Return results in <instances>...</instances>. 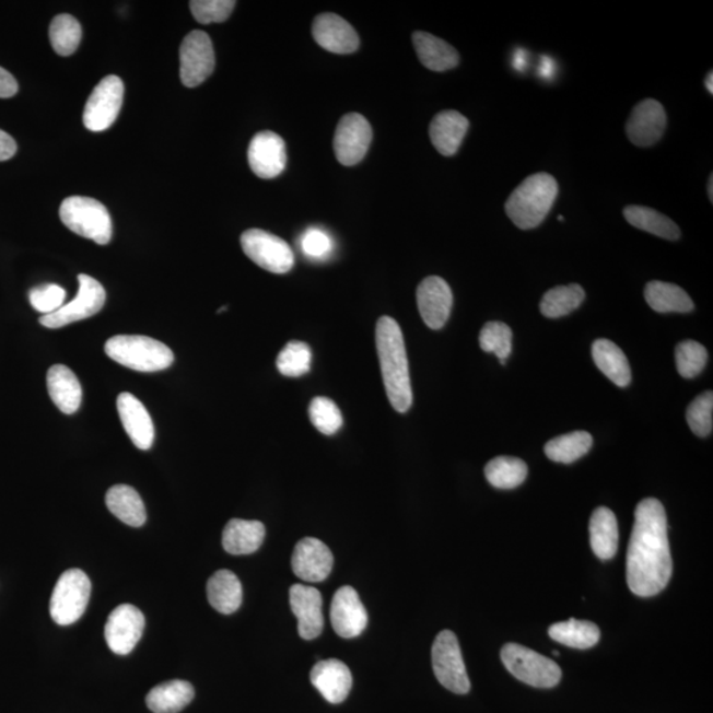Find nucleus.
I'll list each match as a JSON object with an SVG mask.
<instances>
[{
    "label": "nucleus",
    "mask_w": 713,
    "mask_h": 713,
    "mask_svg": "<svg viewBox=\"0 0 713 713\" xmlns=\"http://www.w3.org/2000/svg\"><path fill=\"white\" fill-rule=\"evenodd\" d=\"M634 517L627 558L628 585L634 595L652 597L667 587L673 575L665 507L658 500L646 499L636 506Z\"/></svg>",
    "instance_id": "obj_1"
},
{
    "label": "nucleus",
    "mask_w": 713,
    "mask_h": 713,
    "mask_svg": "<svg viewBox=\"0 0 713 713\" xmlns=\"http://www.w3.org/2000/svg\"><path fill=\"white\" fill-rule=\"evenodd\" d=\"M375 341L387 398L394 410L407 412L412 406V387L402 329L393 317L382 316Z\"/></svg>",
    "instance_id": "obj_2"
},
{
    "label": "nucleus",
    "mask_w": 713,
    "mask_h": 713,
    "mask_svg": "<svg viewBox=\"0 0 713 713\" xmlns=\"http://www.w3.org/2000/svg\"><path fill=\"white\" fill-rule=\"evenodd\" d=\"M559 192L556 177L539 172L525 178L505 203L507 218L522 231L542 224Z\"/></svg>",
    "instance_id": "obj_3"
},
{
    "label": "nucleus",
    "mask_w": 713,
    "mask_h": 713,
    "mask_svg": "<svg viewBox=\"0 0 713 713\" xmlns=\"http://www.w3.org/2000/svg\"><path fill=\"white\" fill-rule=\"evenodd\" d=\"M105 352L119 365L143 373L164 371L175 361L165 343L145 336H114L105 343Z\"/></svg>",
    "instance_id": "obj_4"
},
{
    "label": "nucleus",
    "mask_w": 713,
    "mask_h": 713,
    "mask_svg": "<svg viewBox=\"0 0 713 713\" xmlns=\"http://www.w3.org/2000/svg\"><path fill=\"white\" fill-rule=\"evenodd\" d=\"M60 219L69 231L92 239L95 244L107 245L112 241L113 221L109 210L91 197H68L61 203Z\"/></svg>",
    "instance_id": "obj_5"
},
{
    "label": "nucleus",
    "mask_w": 713,
    "mask_h": 713,
    "mask_svg": "<svg viewBox=\"0 0 713 713\" xmlns=\"http://www.w3.org/2000/svg\"><path fill=\"white\" fill-rule=\"evenodd\" d=\"M91 594V578L84 571L72 569L63 572L49 604L50 616L57 626L68 627L79 621L85 613Z\"/></svg>",
    "instance_id": "obj_6"
},
{
    "label": "nucleus",
    "mask_w": 713,
    "mask_h": 713,
    "mask_svg": "<svg viewBox=\"0 0 713 713\" xmlns=\"http://www.w3.org/2000/svg\"><path fill=\"white\" fill-rule=\"evenodd\" d=\"M501 659L521 682L538 689H551L562 679V670L556 662L518 644L502 647Z\"/></svg>",
    "instance_id": "obj_7"
},
{
    "label": "nucleus",
    "mask_w": 713,
    "mask_h": 713,
    "mask_svg": "<svg viewBox=\"0 0 713 713\" xmlns=\"http://www.w3.org/2000/svg\"><path fill=\"white\" fill-rule=\"evenodd\" d=\"M432 667L439 682L445 689L466 696L470 690V680L464 664L460 644L451 630L439 633L432 645Z\"/></svg>",
    "instance_id": "obj_8"
},
{
    "label": "nucleus",
    "mask_w": 713,
    "mask_h": 713,
    "mask_svg": "<svg viewBox=\"0 0 713 713\" xmlns=\"http://www.w3.org/2000/svg\"><path fill=\"white\" fill-rule=\"evenodd\" d=\"M241 246L254 264L272 273H285L295 265L292 248L282 238L260 229H248L241 235Z\"/></svg>",
    "instance_id": "obj_9"
},
{
    "label": "nucleus",
    "mask_w": 713,
    "mask_h": 713,
    "mask_svg": "<svg viewBox=\"0 0 713 713\" xmlns=\"http://www.w3.org/2000/svg\"><path fill=\"white\" fill-rule=\"evenodd\" d=\"M80 289L78 296L72 302L63 304L59 311L40 317V324L50 329L69 326L75 322L85 320L104 308L106 291L98 280L81 273L79 276Z\"/></svg>",
    "instance_id": "obj_10"
},
{
    "label": "nucleus",
    "mask_w": 713,
    "mask_h": 713,
    "mask_svg": "<svg viewBox=\"0 0 713 713\" xmlns=\"http://www.w3.org/2000/svg\"><path fill=\"white\" fill-rule=\"evenodd\" d=\"M125 85L118 75H107L95 86L84 110V125L89 131L102 132L116 122L124 105Z\"/></svg>",
    "instance_id": "obj_11"
},
{
    "label": "nucleus",
    "mask_w": 713,
    "mask_h": 713,
    "mask_svg": "<svg viewBox=\"0 0 713 713\" xmlns=\"http://www.w3.org/2000/svg\"><path fill=\"white\" fill-rule=\"evenodd\" d=\"M215 55L213 43L202 31H192L184 37L180 47V79L184 86L196 87L213 73Z\"/></svg>",
    "instance_id": "obj_12"
},
{
    "label": "nucleus",
    "mask_w": 713,
    "mask_h": 713,
    "mask_svg": "<svg viewBox=\"0 0 713 713\" xmlns=\"http://www.w3.org/2000/svg\"><path fill=\"white\" fill-rule=\"evenodd\" d=\"M373 130L371 124L359 113L343 116L337 126L334 149L337 161L347 167L364 161L371 148Z\"/></svg>",
    "instance_id": "obj_13"
},
{
    "label": "nucleus",
    "mask_w": 713,
    "mask_h": 713,
    "mask_svg": "<svg viewBox=\"0 0 713 713\" xmlns=\"http://www.w3.org/2000/svg\"><path fill=\"white\" fill-rule=\"evenodd\" d=\"M144 616L131 604L119 605L107 619L105 639L107 646L118 655L130 654L142 639Z\"/></svg>",
    "instance_id": "obj_14"
},
{
    "label": "nucleus",
    "mask_w": 713,
    "mask_h": 713,
    "mask_svg": "<svg viewBox=\"0 0 713 713\" xmlns=\"http://www.w3.org/2000/svg\"><path fill=\"white\" fill-rule=\"evenodd\" d=\"M666 125L665 107L658 101L652 98L641 101L628 119V138L639 148H651L664 137Z\"/></svg>",
    "instance_id": "obj_15"
},
{
    "label": "nucleus",
    "mask_w": 713,
    "mask_h": 713,
    "mask_svg": "<svg viewBox=\"0 0 713 713\" xmlns=\"http://www.w3.org/2000/svg\"><path fill=\"white\" fill-rule=\"evenodd\" d=\"M247 159L248 165L258 177H278L288 163L283 138L272 131L258 132L248 145Z\"/></svg>",
    "instance_id": "obj_16"
},
{
    "label": "nucleus",
    "mask_w": 713,
    "mask_h": 713,
    "mask_svg": "<svg viewBox=\"0 0 713 713\" xmlns=\"http://www.w3.org/2000/svg\"><path fill=\"white\" fill-rule=\"evenodd\" d=\"M417 302L425 326L437 330L448 322L452 305H454V295L444 279L429 277L419 284Z\"/></svg>",
    "instance_id": "obj_17"
},
{
    "label": "nucleus",
    "mask_w": 713,
    "mask_h": 713,
    "mask_svg": "<svg viewBox=\"0 0 713 713\" xmlns=\"http://www.w3.org/2000/svg\"><path fill=\"white\" fill-rule=\"evenodd\" d=\"M334 553L328 546L316 538H304L292 553V570L304 582L326 581L334 569Z\"/></svg>",
    "instance_id": "obj_18"
},
{
    "label": "nucleus",
    "mask_w": 713,
    "mask_h": 713,
    "mask_svg": "<svg viewBox=\"0 0 713 713\" xmlns=\"http://www.w3.org/2000/svg\"><path fill=\"white\" fill-rule=\"evenodd\" d=\"M330 622L342 639H354L367 627V612L359 594L349 585L341 587L330 605Z\"/></svg>",
    "instance_id": "obj_19"
},
{
    "label": "nucleus",
    "mask_w": 713,
    "mask_h": 713,
    "mask_svg": "<svg viewBox=\"0 0 713 713\" xmlns=\"http://www.w3.org/2000/svg\"><path fill=\"white\" fill-rule=\"evenodd\" d=\"M292 612L297 619V630L303 640H315L323 633V597L320 592L308 585L295 584L290 589Z\"/></svg>",
    "instance_id": "obj_20"
},
{
    "label": "nucleus",
    "mask_w": 713,
    "mask_h": 713,
    "mask_svg": "<svg viewBox=\"0 0 713 713\" xmlns=\"http://www.w3.org/2000/svg\"><path fill=\"white\" fill-rule=\"evenodd\" d=\"M312 34L318 46L328 52L349 55L360 47V37L352 25L336 14L316 16Z\"/></svg>",
    "instance_id": "obj_21"
},
{
    "label": "nucleus",
    "mask_w": 713,
    "mask_h": 713,
    "mask_svg": "<svg viewBox=\"0 0 713 713\" xmlns=\"http://www.w3.org/2000/svg\"><path fill=\"white\" fill-rule=\"evenodd\" d=\"M117 409L127 435L136 447L148 451L154 444L155 429L148 409L130 393L119 394Z\"/></svg>",
    "instance_id": "obj_22"
},
{
    "label": "nucleus",
    "mask_w": 713,
    "mask_h": 713,
    "mask_svg": "<svg viewBox=\"0 0 713 713\" xmlns=\"http://www.w3.org/2000/svg\"><path fill=\"white\" fill-rule=\"evenodd\" d=\"M311 682L327 702L340 704L352 690L353 678L349 667L339 659L317 662L311 671Z\"/></svg>",
    "instance_id": "obj_23"
},
{
    "label": "nucleus",
    "mask_w": 713,
    "mask_h": 713,
    "mask_svg": "<svg viewBox=\"0 0 713 713\" xmlns=\"http://www.w3.org/2000/svg\"><path fill=\"white\" fill-rule=\"evenodd\" d=\"M469 120L456 110L439 113L430 125V138L434 148L444 156H454L466 138Z\"/></svg>",
    "instance_id": "obj_24"
},
{
    "label": "nucleus",
    "mask_w": 713,
    "mask_h": 713,
    "mask_svg": "<svg viewBox=\"0 0 713 713\" xmlns=\"http://www.w3.org/2000/svg\"><path fill=\"white\" fill-rule=\"evenodd\" d=\"M50 398L57 409L67 416L78 412L82 402V387L75 374L66 365H54L47 374Z\"/></svg>",
    "instance_id": "obj_25"
},
{
    "label": "nucleus",
    "mask_w": 713,
    "mask_h": 713,
    "mask_svg": "<svg viewBox=\"0 0 713 713\" xmlns=\"http://www.w3.org/2000/svg\"><path fill=\"white\" fill-rule=\"evenodd\" d=\"M266 528L262 522L232 519L222 533V546L232 556H250L262 546Z\"/></svg>",
    "instance_id": "obj_26"
},
{
    "label": "nucleus",
    "mask_w": 713,
    "mask_h": 713,
    "mask_svg": "<svg viewBox=\"0 0 713 713\" xmlns=\"http://www.w3.org/2000/svg\"><path fill=\"white\" fill-rule=\"evenodd\" d=\"M413 47H416L419 61L426 69L434 72H447L454 69L460 62V56L457 50L449 46L447 42L426 32H416L412 35Z\"/></svg>",
    "instance_id": "obj_27"
},
{
    "label": "nucleus",
    "mask_w": 713,
    "mask_h": 713,
    "mask_svg": "<svg viewBox=\"0 0 713 713\" xmlns=\"http://www.w3.org/2000/svg\"><path fill=\"white\" fill-rule=\"evenodd\" d=\"M591 547L598 559H612L619 549V525L608 507H597L589 521Z\"/></svg>",
    "instance_id": "obj_28"
},
{
    "label": "nucleus",
    "mask_w": 713,
    "mask_h": 713,
    "mask_svg": "<svg viewBox=\"0 0 713 713\" xmlns=\"http://www.w3.org/2000/svg\"><path fill=\"white\" fill-rule=\"evenodd\" d=\"M208 600L222 615L237 612L242 604V584L237 575L220 570L207 584Z\"/></svg>",
    "instance_id": "obj_29"
},
{
    "label": "nucleus",
    "mask_w": 713,
    "mask_h": 713,
    "mask_svg": "<svg viewBox=\"0 0 713 713\" xmlns=\"http://www.w3.org/2000/svg\"><path fill=\"white\" fill-rule=\"evenodd\" d=\"M592 356L595 364L607 377L619 387H627L632 381L629 361L626 353L609 340H596L592 346Z\"/></svg>",
    "instance_id": "obj_30"
},
{
    "label": "nucleus",
    "mask_w": 713,
    "mask_h": 713,
    "mask_svg": "<svg viewBox=\"0 0 713 713\" xmlns=\"http://www.w3.org/2000/svg\"><path fill=\"white\" fill-rule=\"evenodd\" d=\"M195 698L194 686L186 680H171L154 687L145 698V704L154 713H178Z\"/></svg>",
    "instance_id": "obj_31"
},
{
    "label": "nucleus",
    "mask_w": 713,
    "mask_h": 713,
    "mask_svg": "<svg viewBox=\"0 0 713 713\" xmlns=\"http://www.w3.org/2000/svg\"><path fill=\"white\" fill-rule=\"evenodd\" d=\"M106 506L119 521L131 527H140L148 521V513L136 489L116 486L106 494Z\"/></svg>",
    "instance_id": "obj_32"
},
{
    "label": "nucleus",
    "mask_w": 713,
    "mask_h": 713,
    "mask_svg": "<svg viewBox=\"0 0 713 713\" xmlns=\"http://www.w3.org/2000/svg\"><path fill=\"white\" fill-rule=\"evenodd\" d=\"M645 299L651 308L659 314L668 312H678V314H689L696 307L692 299L683 289L673 283L653 280L645 288Z\"/></svg>",
    "instance_id": "obj_33"
},
{
    "label": "nucleus",
    "mask_w": 713,
    "mask_h": 713,
    "mask_svg": "<svg viewBox=\"0 0 713 713\" xmlns=\"http://www.w3.org/2000/svg\"><path fill=\"white\" fill-rule=\"evenodd\" d=\"M623 215H626L630 225L640 229V231L657 235V237L668 241H678L680 238L678 225L668 219L667 215L657 212L655 209L629 206L623 209Z\"/></svg>",
    "instance_id": "obj_34"
},
{
    "label": "nucleus",
    "mask_w": 713,
    "mask_h": 713,
    "mask_svg": "<svg viewBox=\"0 0 713 713\" xmlns=\"http://www.w3.org/2000/svg\"><path fill=\"white\" fill-rule=\"evenodd\" d=\"M549 634L559 644L583 648V651L584 648L594 647L600 640V629L596 623L575 619L553 623L549 629Z\"/></svg>",
    "instance_id": "obj_35"
},
{
    "label": "nucleus",
    "mask_w": 713,
    "mask_h": 713,
    "mask_svg": "<svg viewBox=\"0 0 713 713\" xmlns=\"http://www.w3.org/2000/svg\"><path fill=\"white\" fill-rule=\"evenodd\" d=\"M592 445H594V437L589 432L575 431L552 439L546 444L545 452L552 461L571 464L587 455Z\"/></svg>",
    "instance_id": "obj_36"
},
{
    "label": "nucleus",
    "mask_w": 713,
    "mask_h": 713,
    "mask_svg": "<svg viewBox=\"0 0 713 713\" xmlns=\"http://www.w3.org/2000/svg\"><path fill=\"white\" fill-rule=\"evenodd\" d=\"M526 463L517 457L500 456L487 464L486 477L490 486L499 489H514L526 480Z\"/></svg>",
    "instance_id": "obj_37"
},
{
    "label": "nucleus",
    "mask_w": 713,
    "mask_h": 713,
    "mask_svg": "<svg viewBox=\"0 0 713 713\" xmlns=\"http://www.w3.org/2000/svg\"><path fill=\"white\" fill-rule=\"evenodd\" d=\"M584 297L585 292L581 284L559 285L546 292L540 302V311L546 317H563L581 307Z\"/></svg>",
    "instance_id": "obj_38"
},
{
    "label": "nucleus",
    "mask_w": 713,
    "mask_h": 713,
    "mask_svg": "<svg viewBox=\"0 0 713 713\" xmlns=\"http://www.w3.org/2000/svg\"><path fill=\"white\" fill-rule=\"evenodd\" d=\"M49 39L57 55H73L82 39L81 24L72 15H57L50 23Z\"/></svg>",
    "instance_id": "obj_39"
},
{
    "label": "nucleus",
    "mask_w": 713,
    "mask_h": 713,
    "mask_svg": "<svg viewBox=\"0 0 713 713\" xmlns=\"http://www.w3.org/2000/svg\"><path fill=\"white\" fill-rule=\"evenodd\" d=\"M312 350L308 343L290 341L277 359V367L284 377L297 378L311 371Z\"/></svg>",
    "instance_id": "obj_40"
},
{
    "label": "nucleus",
    "mask_w": 713,
    "mask_h": 713,
    "mask_svg": "<svg viewBox=\"0 0 713 713\" xmlns=\"http://www.w3.org/2000/svg\"><path fill=\"white\" fill-rule=\"evenodd\" d=\"M513 332L504 323L490 322L481 329L480 347L483 352L493 353L499 356L502 365L506 364L509 355L512 354Z\"/></svg>",
    "instance_id": "obj_41"
},
{
    "label": "nucleus",
    "mask_w": 713,
    "mask_h": 713,
    "mask_svg": "<svg viewBox=\"0 0 713 713\" xmlns=\"http://www.w3.org/2000/svg\"><path fill=\"white\" fill-rule=\"evenodd\" d=\"M308 412L311 423L324 435H335L342 426V413L332 399L327 397L312 399Z\"/></svg>",
    "instance_id": "obj_42"
},
{
    "label": "nucleus",
    "mask_w": 713,
    "mask_h": 713,
    "mask_svg": "<svg viewBox=\"0 0 713 713\" xmlns=\"http://www.w3.org/2000/svg\"><path fill=\"white\" fill-rule=\"evenodd\" d=\"M675 361H677V369L683 378H696L709 361V353L706 349L697 341L687 340L680 342L675 349Z\"/></svg>",
    "instance_id": "obj_43"
},
{
    "label": "nucleus",
    "mask_w": 713,
    "mask_h": 713,
    "mask_svg": "<svg viewBox=\"0 0 713 713\" xmlns=\"http://www.w3.org/2000/svg\"><path fill=\"white\" fill-rule=\"evenodd\" d=\"M687 423L693 434L705 437L712 434L713 426V394L706 391L693 399L686 412Z\"/></svg>",
    "instance_id": "obj_44"
},
{
    "label": "nucleus",
    "mask_w": 713,
    "mask_h": 713,
    "mask_svg": "<svg viewBox=\"0 0 713 713\" xmlns=\"http://www.w3.org/2000/svg\"><path fill=\"white\" fill-rule=\"evenodd\" d=\"M235 4L234 0H194L189 3L196 21L201 24L227 21Z\"/></svg>",
    "instance_id": "obj_45"
},
{
    "label": "nucleus",
    "mask_w": 713,
    "mask_h": 713,
    "mask_svg": "<svg viewBox=\"0 0 713 713\" xmlns=\"http://www.w3.org/2000/svg\"><path fill=\"white\" fill-rule=\"evenodd\" d=\"M66 290L57 284H44L30 291L32 307L40 312L43 316L59 311L63 305V301H66Z\"/></svg>",
    "instance_id": "obj_46"
},
{
    "label": "nucleus",
    "mask_w": 713,
    "mask_h": 713,
    "mask_svg": "<svg viewBox=\"0 0 713 713\" xmlns=\"http://www.w3.org/2000/svg\"><path fill=\"white\" fill-rule=\"evenodd\" d=\"M301 245L304 256L312 260L327 259L335 250L332 237L318 227H309L308 231H305Z\"/></svg>",
    "instance_id": "obj_47"
},
{
    "label": "nucleus",
    "mask_w": 713,
    "mask_h": 713,
    "mask_svg": "<svg viewBox=\"0 0 713 713\" xmlns=\"http://www.w3.org/2000/svg\"><path fill=\"white\" fill-rule=\"evenodd\" d=\"M19 91L17 82L8 70L0 67V98H11Z\"/></svg>",
    "instance_id": "obj_48"
},
{
    "label": "nucleus",
    "mask_w": 713,
    "mask_h": 713,
    "mask_svg": "<svg viewBox=\"0 0 713 713\" xmlns=\"http://www.w3.org/2000/svg\"><path fill=\"white\" fill-rule=\"evenodd\" d=\"M17 145L15 139L8 132L0 130V162L9 161L16 154Z\"/></svg>",
    "instance_id": "obj_49"
},
{
    "label": "nucleus",
    "mask_w": 713,
    "mask_h": 713,
    "mask_svg": "<svg viewBox=\"0 0 713 713\" xmlns=\"http://www.w3.org/2000/svg\"><path fill=\"white\" fill-rule=\"evenodd\" d=\"M705 86L709 89L710 94H713V73L710 72L705 79Z\"/></svg>",
    "instance_id": "obj_50"
},
{
    "label": "nucleus",
    "mask_w": 713,
    "mask_h": 713,
    "mask_svg": "<svg viewBox=\"0 0 713 713\" xmlns=\"http://www.w3.org/2000/svg\"><path fill=\"white\" fill-rule=\"evenodd\" d=\"M706 189H709L710 200L713 201V176L712 175L710 176L709 188Z\"/></svg>",
    "instance_id": "obj_51"
}]
</instances>
